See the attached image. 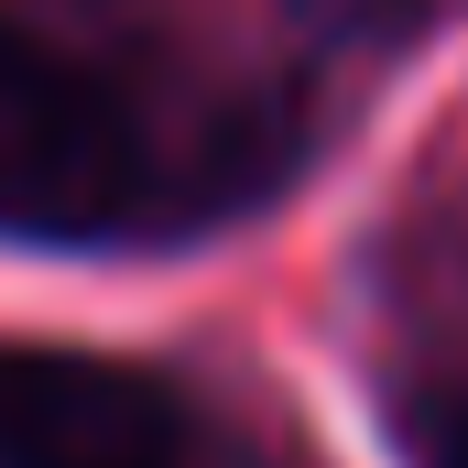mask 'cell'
Here are the masks:
<instances>
[{
    "instance_id": "obj_4",
    "label": "cell",
    "mask_w": 468,
    "mask_h": 468,
    "mask_svg": "<svg viewBox=\"0 0 468 468\" xmlns=\"http://www.w3.org/2000/svg\"><path fill=\"white\" fill-rule=\"evenodd\" d=\"M414 458L425 468H468V392H447V403L414 425Z\"/></svg>"
},
{
    "instance_id": "obj_1",
    "label": "cell",
    "mask_w": 468,
    "mask_h": 468,
    "mask_svg": "<svg viewBox=\"0 0 468 468\" xmlns=\"http://www.w3.org/2000/svg\"><path fill=\"white\" fill-rule=\"evenodd\" d=\"M283 110H164L110 55L0 11V239L131 250L261 207L294 175Z\"/></svg>"
},
{
    "instance_id": "obj_2",
    "label": "cell",
    "mask_w": 468,
    "mask_h": 468,
    "mask_svg": "<svg viewBox=\"0 0 468 468\" xmlns=\"http://www.w3.org/2000/svg\"><path fill=\"white\" fill-rule=\"evenodd\" d=\"M0 468H197V403L142 359L0 338Z\"/></svg>"
},
{
    "instance_id": "obj_3",
    "label": "cell",
    "mask_w": 468,
    "mask_h": 468,
    "mask_svg": "<svg viewBox=\"0 0 468 468\" xmlns=\"http://www.w3.org/2000/svg\"><path fill=\"white\" fill-rule=\"evenodd\" d=\"M283 11H294V33L327 44V55H392V44H425L458 0H283Z\"/></svg>"
}]
</instances>
